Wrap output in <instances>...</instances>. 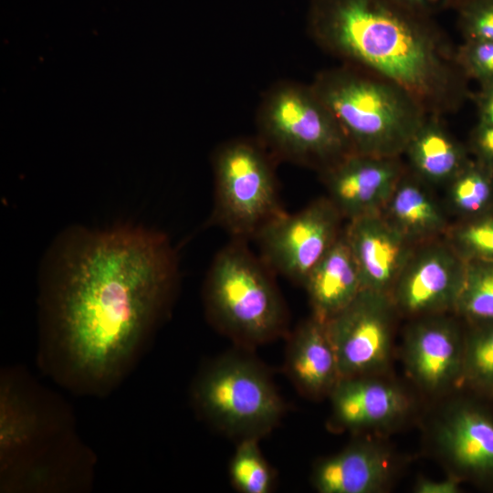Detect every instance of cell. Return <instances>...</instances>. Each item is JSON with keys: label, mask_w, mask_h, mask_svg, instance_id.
Here are the masks:
<instances>
[{"label": "cell", "mask_w": 493, "mask_h": 493, "mask_svg": "<svg viewBox=\"0 0 493 493\" xmlns=\"http://www.w3.org/2000/svg\"><path fill=\"white\" fill-rule=\"evenodd\" d=\"M177 281L175 252L160 232L67 228L40 272L38 368L74 395L108 396L143 357Z\"/></svg>", "instance_id": "obj_1"}, {"label": "cell", "mask_w": 493, "mask_h": 493, "mask_svg": "<svg viewBox=\"0 0 493 493\" xmlns=\"http://www.w3.org/2000/svg\"><path fill=\"white\" fill-rule=\"evenodd\" d=\"M309 32L322 50L407 90L428 114L471 98L456 47L432 19L391 0H316Z\"/></svg>", "instance_id": "obj_2"}, {"label": "cell", "mask_w": 493, "mask_h": 493, "mask_svg": "<svg viewBox=\"0 0 493 493\" xmlns=\"http://www.w3.org/2000/svg\"><path fill=\"white\" fill-rule=\"evenodd\" d=\"M96 456L79 434L69 404L25 367L0 373V491L83 493Z\"/></svg>", "instance_id": "obj_3"}, {"label": "cell", "mask_w": 493, "mask_h": 493, "mask_svg": "<svg viewBox=\"0 0 493 493\" xmlns=\"http://www.w3.org/2000/svg\"><path fill=\"white\" fill-rule=\"evenodd\" d=\"M343 131L353 152L401 157L428 112L401 86L362 68L341 64L310 83Z\"/></svg>", "instance_id": "obj_4"}, {"label": "cell", "mask_w": 493, "mask_h": 493, "mask_svg": "<svg viewBox=\"0 0 493 493\" xmlns=\"http://www.w3.org/2000/svg\"><path fill=\"white\" fill-rule=\"evenodd\" d=\"M236 239L215 256L204 286L210 321L239 343L258 345L281 335L287 311L272 270Z\"/></svg>", "instance_id": "obj_5"}, {"label": "cell", "mask_w": 493, "mask_h": 493, "mask_svg": "<svg viewBox=\"0 0 493 493\" xmlns=\"http://www.w3.org/2000/svg\"><path fill=\"white\" fill-rule=\"evenodd\" d=\"M257 140L276 161L321 173L351 152L335 117L310 84L280 80L262 96L256 116Z\"/></svg>", "instance_id": "obj_6"}, {"label": "cell", "mask_w": 493, "mask_h": 493, "mask_svg": "<svg viewBox=\"0 0 493 493\" xmlns=\"http://www.w3.org/2000/svg\"><path fill=\"white\" fill-rule=\"evenodd\" d=\"M191 399L204 421L239 440L267 435L279 423L285 409L265 369L238 354L205 365L193 383Z\"/></svg>", "instance_id": "obj_7"}, {"label": "cell", "mask_w": 493, "mask_h": 493, "mask_svg": "<svg viewBox=\"0 0 493 493\" xmlns=\"http://www.w3.org/2000/svg\"><path fill=\"white\" fill-rule=\"evenodd\" d=\"M275 161L257 138L234 139L219 146L213 158L215 206L210 224L246 240L283 214Z\"/></svg>", "instance_id": "obj_8"}, {"label": "cell", "mask_w": 493, "mask_h": 493, "mask_svg": "<svg viewBox=\"0 0 493 493\" xmlns=\"http://www.w3.org/2000/svg\"><path fill=\"white\" fill-rule=\"evenodd\" d=\"M342 219L328 197L311 202L296 214L284 212L256 236L261 258L273 272L303 285L341 236Z\"/></svg>", "instance_id": "obj_9"}, {"label": "cell", "mask_w": 493, "mask_h": 493, "mask_svg": "<svg viewBox=\"0 0 493 493\" xmlns=\"http://www.w3.org/2000/svg\"><path fill=\"white\" fill-rule=\"evenodd\" d=\"M395 309L390 294L362 289L325 322L341 378L370 375L385 365Z\"/></svg>", "instance_id": "obj_10"}, {"label": "cell", "mask_w": 493, "mask_h": 493, "mask_svg": "<svg viewBox=\"0 0 493 493\" xmlns=\"http://www.w3.org/2000/svg\"><path fill=\"white\" fill-rule=\"evenodd\" d=\"M465 266L445 236L416 245L390 292L395 309L417 317L454 309Z\"/></svg>", "instance_id": "obj_11"}, {"label": "cell", "mask_w": 493, "mask_h": 493, "mask_svg": "<svg viewBox=\"0 0 493 493\" xmlns=\"http://www.w3.org/2000/svg\"><path fill=\"white\" fill-rule=\"evenodd\" d=\"M406 169L401 157L351 152L320 174L328 198L350 221L382 212Z\"/></svg>", "instance_id": "obj_12"}, {"label": "cell", "mask_w": 493, "mask_h": 493, "mask_svg": "<svg viewBox=\"0 0 493 493\" xmlns=\"http://www.w3.org/2000/svg\"><path fill=\"white\" fill-rule=\"evenodd\" d=\"M343 230L363 289L390 294L416 245L407 240L382 212L351 219Z\"/></svg>", "instance_id": "obj_13"}, {"label": "cell", "mask_w": 493, "mask_h": 493, "mask_svg": "<svg viewBox=\"0 0 493 493\" xmlns=\"http://www.w3.org/2000/svg\"><path fill=\"white\" fill-rule=\"evenodd\" d=\"M404 351L409 373L429 391L442 390L462 375L463 343L447 319L422 317L409 328Z\"/></svg>", "instance_id": "obj_14"}, {"label": "cell", "mask_w": 493, "mask_h": 493, "mask_svg": "<svg viewBox=\"0 0 493 493\" xmlns=\"http://www.w3.org/2000/svg\"><path fill=\"white\" fill-rule=\"evenodd\" d=\"M330 396L335 424L351 430L389 424L407 408L397 387L369 375L341 378Z\"/></svg>", "instance_id": "obj_15"}, {"label": "cell", "mask_w": 493, "mask_h": 493, "mask_svg": "<svg viewBox=\"0 0 493 493\" xmlns=\"http://www.w3.org/2000/svg\"><path fill=\"white\" fill-rule=\"evenodd\" d=\"M285 366L291 382L305 396L319 398L331 393L341 375L325 322L311 316L294 330Z\"/></svg>", "instance_id": "obj_16"}, {"label": "cell", "mask_w": 493, "mask_h": 493, "mask_svg": "<svg viewBox=\"0 0 493 493\" xmlns=\"http://www.w3.org/2000/svg\"><path fill=\"white\" fill-rule=\"evenodd\" d=\"M303 286L309 299L312 316L323 322L345 309L363 289L344 230L309 273Z\"/></svg>", "instance_id": "obj_17"}, {"label": "cell", "mask_w": 493, "mask_h": 493, "mask_svg": "<svg viewBox=\"0 0 493 493\" xmlns=\"http://www.w3.org/2000/svg\"><path fill=\"white\" fill-rule=\"evenodd\" d=\"M389 475L385 452L370 443H357L320 460L311 481L320 493H372L384 486Z\"/></svg>", "instance_id": "obj_18"}, {"label": "cell", "mask_w": 493, "mask_h": 493, "mask_svg": "<svg viewBox=\"0 0 493 493\" xmlns=\"http://www.w3.org/2000/svg\"><path fill=\"white\" fill-rule=\"evenodd\" d=\"M427 186L407 168L382 210L388 221L414 245L445 236L451 226Z\"/></svg>", "instance_id": "obj_19"}, {"label": "cell", "mask_w": 493, "mask_h": 493, "mask_svg": "<svg viewBox=\"0 0 493 493\" xmlns=\"http://www.w3.org/2000/svg\"><path fill=\"white\" fill-rule=\"evenodd\" d=\"M438 440L447 458L467 473L493 475V421L481 411L461 407L444 421Z\"/></svg>", "instance_id": "obj_20"}, {"label": "cell", "mask_w": 493, "mask_h": 493, "mask_svg": "<svg viewBox=\"0 0 493 493\" xmlns=\"http://www.w3.org/2000/svg\"><path fill=\"white\" fill-rule=\"evenodd\" d=\"M441 118L428 115L404 154L409 170L428 185L448 184L470 161L465 146L445 127Z\"/></svg>", "instance_id": "obj_21"}, {"label": "cell", "mask_w": 493, "mask_h": 493, "mask_svg": "<svg viewBox=\"0 0 493 493\" xmlns=\"http://www.w3.org/2000/svg\"><path fill=\"white\" fill-rule=\"evenodd\" d=\"M453 310L472 320H493V259L466 260Z\"/></svg>", "instance_id": "obj_22"}, {"label": "cell", "mask_w": 493, "mask_h": 493, "mask_svg": "<svg viewBox=\"0 0 493 493\" xmlns=\"http://www.w3.org/2000/svg\"><path fill=\"white\" fill-rule=\"evenodd\" d=\"M447 185L454 211L466 216L482 215L493 197V170L469 161Z\"/></svg>", "instance_id": "obj_23"}, {"label": "cell", "mask_w": 493, "mask_h": 493, "mask_svg": "<svg viewBox=\"0 0 493 493\" xmlns=\"http://www.w3.org/2000/svg\"><path fill=\"white\" fill-rule=\"evenodd\" d=\"M257 441V438L239 440L230 462L231 482L243 493H268L273 488V471L263 456Z\"/></svg>", "instance_id": "obj_24"}, {"label": "cell", "mask_w": 493, "mask_h": 493, "mask_svg": "<svg viewBox=\"0 0 493 493\" xmlns=\"http://www.w3.org/2000/svg\"><path fill=\"white\" fill-rule=\"evenodd\" d=\"M462 376L477 387L493 390V320L483 322L463 344Z\"/></svg>", "instance_id": "obj_25"}, {"label": "cell", "mask_w": 493, "mask_h": 493, "mask_svg": "<svg viewBox=\"0 0 493 493\" xmlns=\"http://www.w3.org/2000/svg\"><path fill=\"white\" fill-rule=\"evenodd\" d=\"M445 238L465 260L493 259V215L450 226Z\"/></svg>", "instance_id": "obj_26"}, {"label": "cell", "mask_w": 493, "mask_h": 493, "mask_svg": "<svg viewBox=\"0 0 493 493\" xmlns=\"http://www.w3.org/2000/svg\"><path fill=\"white\" fill-rule=\"evenodd\" d=\"M456 59L464 76L479 87L493 84V42L464 40L456 47Z\"/></svg>", "instance_id": "obj_27"}, {"label": "cell", "mask_w": 493, "mask_h": 493, "mask_svg": "<svg viewBox=\"0 0 493 493\" xmlns=\"http://www.w3.org/2000/svg\"><path fill=\"white\" fill-rule=\"evenodd\" d=\"M455 10L464 40L493 42V0H467Z\"/></svg>", "instance_id": "obj_28"}, {"label": "cell", "mask_w": 493, "mask_h": 493, "mask_svg": "<svg viewBox=\"0 0 493 493\" xmlns=\"http://www.w3.org/2000/svg\"><path fill=\"white\" fill-rule=\"evenodd\" d=\"M470 144L477 161L493 170V124L477 122Z\"/></svg>", "instance_id": "obj_29"}, {"label": "cell", "mask_w": 493, "mask_h": 493, "mask_svg": "<svg viewBox=\"0 0 493 493\" xmlns=\"http://www.w3.org/2000/svg\"><path fill=\"white\" fill-rule=\"evenodd\" d=\"M471 97L477 106L478 122L493 124V84L479 87Z\"/></svg>", "instance_id": "obj_30"}, {"label": "cell", "mask_w": 493, "mask_h": 493, "mask_svg": "<svg viewBox=\"0 0 493 493\" xmlns=\"http://www.w3.org/2000/svg\"><path fill=\"white\" fill-rule=\"evenodd\" d=\"M416 493H456L459 492V480L456 477L433 480L422 478L415 487Z\"/></svg>", "instance_id": "obj_31"}, {"label": "cell", "mask_w": 493, "mask_h": 493, "mask_svg": "<svg viewBox=\"0 0 493 493\" xmlns=\"http://www.w3.org/2000/svg\"><path fill=\"white\" fill-rule=\"evenodd\" d=\"M415 13L433 16L438 11L448 8L446 0H391Z\"/></svg>", "instance_id": "obj_32"}, {"label": "cell", "mask_w": 493, "mask_h": 493, "mask_svg": "<svg viewBox=\"0 0 493 493\" xmlns=\"http://www.w3.org/2000/svg\"><path fill=\"white\" fill-rule=\"evenodd\" d=\"M448 4V8H454L456 9L461 4L466 2L467 0H446Z\"/></svg>", "instance_id": "obj_33"}]
</instances>
